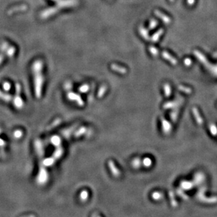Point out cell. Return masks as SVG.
I'll use <instances>...</instances> for the list:
<instances>
[{"mask_svg":"<svg viewBox=\"0 0 217 217\" xmlns=\"http://www.w3.org/2000/svg\"><path fill=\"white\" fill-rule=\"evenodd\" d=\"M59 9H60L58 8L57 7H52V8L48 9L47 10H46V11H43V13H42V18L49 17V16H50L51 15L54 14V13H56V12L59 11Z\"/></svg>","mask_w":217,"mask_h":217,"instance_id":"cell-3","label":"cell"},{"mask_svg":"<svg viewBox=\"0 0 217 217\" xmlns=\"http://www.w3.org/2000/svg\"><path fill=\"white\" fill-rule=\"evenodd\" d=\"M184 63L186 66H190L191 64H192V61L190 59H186L184 61Z\"/></svg>","mask_w":217,"mask_h":217,"instance_id":"cell-13","label":"cell"},{"mask_svg":"<svg viewBox=\"0 0 217 217\" xmlns=\"http://www.w3.org/2000/svg\"><path fill=\"white\" fill-rule=\"evenodd\" d=\"M79 90H80V91H81V92H86V91H88V90H89V86H88V85H82L81 87H80Z\"/></svg>","mask_w":217,"mask_h":217,"instance_id":"cell-11","label":"cell"},{"mask_svg":"<svg viewBox=\"0 0 217 217\" xmlns=\"http://www.w3.org/2000/svg\"><path fill=\"white\" fill-rule=\"evenodd\" d=\"M163 29H160V30H159L158 31L156 32V33L152 35V37L150 38V40L153 42H157V41L159 39V37L161 36V35L163 34Z\"/></svg>","mask_w":217,"mask_h":217,"instance_id":"cell-7","label":"cell"},{"mask_svg":"<svg viewBox=\"0 0 217 217\" xmlns=\"http://www.w3.org/2000/svg\"><path fill=\"white\" fill-rule=\"evenodd\" d=\"M105 90H106V87H102V88H101V89L100 90V92H99V94H100V95H99V96H102V93H103V94H104V92Z\"/></svg>","mask_w":217,"mask_h":217,"instance_id":"cell-14","label":"cell"},{"mask_svg":"<svg viewBox=\"0 0 217 217\" xmlns=\"http://www.w3.org/2000/svg\"><path fill=\"white\" fill-rule=\"evenodd\" d=\"M161 54H162L163 58H164L165 59L169 61V62L172 64V65H175L178 64V61H177V59H175L173 56H172L171 55L170 53H168L167 51H163Z\"/></svg>","mask_w":217,"mask_h":217,"instance_id":"cell-4","label":"cell"},{"mask_svg":"<svg viewBox=\"0 0 217 217\" xmlns=\"http://www.w3.org/2000/svg\"><path fill=\"white\" fill-rule=\"evenodd\" d=\"M179 89L181 90V91H185L186 93H190L191 92V89H190V88H187V87H185L183 86H179Z\"/></svg>","mask_w":217,"mask_h":217,"instance_id":"cell-12","label":"cell"},{"mask_svg":"<svg viewBox=\"0 0 217 217\" xmlns=\"http://www.w3.org/2000/svg\"><path fill=\"white\" fill-rule=\"evenodd\" d=\"M170 1H171V2H173V1H174V0H169Z\"/></svg>","mask_w":217,"mask_h":217,"instance_id":"cell-16","label":"cell"},{"mask_svg":"<svg viewBox=\"0 0 217 217\" xmlns=\"http://www.w3.org/2000/svg\"><path fill=\"white\" fill-rule=\"evenodd\" d=\"M139 32H140V34L143 37L145 40H149L150 37H149V33H148V30L146 28H145L144 27H140L139 28Z\"/></svg>","mask_w":217,"mask_h":217,"instance_id":"cell-6","label":"cell"},{"mask_svg":"<svg viewBox=\"0 0 217 217\" xmlns=\"http://www.w3.org/2000/svg\"><path fill=\"white\" fill-rule=\"evenodd\" d=\"M111 68L114 71L117 72V73H121V74H126L127 73V69L126 68L121 66V65H117V64H111Z\"/></svg>","mask_w":217,"mask_h":217,"instance_id":"cell-5","label":"cell"},{"mask_svg":"<svg viewBox=\"0 0 217 217\" xmlns=\"http://www.w3.org/2000/svg\"><path fill=\"white\" fill-rule=\"evenodd\" d=\"M158 25V21L157 20L154 19H152L149 22V30H152V29L155 28L156 26Z\"/></svg>","mask_w":217,"mask_h":217,"instance_id":"cell-9","label":"cell"},{"mask_svg":"<svg viewBox=\"0 0 217 217\" xmlns=\"http://www.w3.org/2000/svg\"><path fill=\"white\" fill-rule=\"evenodd\" d=\"M149 52L151 53V54L154 57H157L159 55V51L156 47H153V46H151L149 47Z\"/></svg>","mask_w":217,"mask_h":217,"instance_id":"cell-8","label":"cell"},{"mask_svg":"<svg viewBox=\"0 0 217 217\" xmlns=\"http://www.w3.org/2000/svg\"><path fill=\"white\" fill-rule=\"evenodd\" d=\"M195 0H187V2L189 5L192 6V5H193L194 3H195Z\"/></svg>","mask_w":217,"mask_h":217,"instance_id":"cell-15","label":"cell"},{"mask_svg":"<svg viewBox=\"0 0 217 217\" xmlns=\"http://www.w3.org/2000/svg\"><path fill=\"white\" fill-rule=\"evenodd\" d=\"M56 2V7L59 9L68 8L77 6L78 4V0H53Z\"/></svg>","mask_w":217,"mask_h":217,"instance_id":"cell-1","label":"cell"},{"mask_svg":"<svg viewBox=\"0 0 217 217\" xmlns=\"http://www.w3.org/2000/svg\"><path fill=\"white\" fill-rule=\"evenodd\" d=\"M164 91H165V93H166V96H169V95H170L171 87L169 85H168V84H166V85H164Z\"/></svg>","mask_w":217,"mask_h":217,"instance_id":"cell-10","label":"cell"},{"mask_svg":"<svg viewBox=\"0 0 217 217\" xmlns=\"http://www.w3.org/2000/svg\"><path fill=\"white\" fill-rule=\"evenodd\" d=\"M154 13H155V15L157 16V17L159 18L161 20H162L163 22L164 23L169 24L171 22V18H169V16L165 15L164 13H161V12L159 11V10L154 11Z\"/></svg>","mask_w":217,"mask_h":217,"instance_id":"cell-2","label":"cell"}]
</instances>
